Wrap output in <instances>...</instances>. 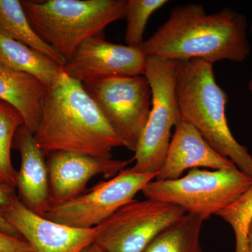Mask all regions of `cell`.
I'll use <instances>...</instances> for the list:
<instances>
[{
  "instance_id": "30bf717a",
  "label": "cell",
  "mask_w": 252,
  "mask_h": 252,
  "mask_svg": "<svg viewBox=\"0 0 252 252\" xmlns=\"http://www.w3.org/2000/svg\"><path fill=\"white\" fill-rule=\"evenodd\" d=\"M148 56L140 47L114 44L104 35L84 41L61 68L69 77L86 84L119 77L144 75Z\"/></svg>"
},
{
  "instance_id": "5bb4252c",
  "label": "cell",
  "mask_w": 252,
  "mask_h": 252,
  "mask_svg": "<svg viewBox=\"0 0 252 252\" xmlns=\"http://www.w3.org/2000/svg\"><path fill=\"white\" fill-rule=\"evenodd\" d=\"M15 137L16 148L21 154V167L16 175L18 198L32 212L45 217L50 207L46 156L36 144L34 134L24 126Z\"/></svg>"
},
{
  "instance_id": "ba28073f",
  "label": "cell",
  "mask_w": 252,
  "mask_h": 252,
  "mask_svg": "<svg viewBox=\"0 0 252 252\" xmlns=\"http://www.w3.org/2000/svg\"><path fill=\"white\" fill-rule=\"evenodd\" d=\"M186 213L171 204L134 200L97 225L94 243L106 252H143L158 233Z\"/></svg>"
},
{
  "instance_id": "7402d4cb",
  "label": "cell",
  "mask_w": 252,
  "mask_h": 252,
  "mask_svg": "<svg viewBox=\"0 0 252 252\" xmlns=\"http://www.w3.org/2000/svg\"><path fill=\"white\" fill-rule=\"evenodd\" d=\"M0 252H34L22 237L14 236L0 230Z\"/></svg>"
},
{
  "instance_id": "d6986e66",
  "label": "cell",
  "mask_w": 252,
  "mask_h": 252,
  "mask_svg": "<svg viewBox=\"0 0 252 252\" xmlns=\"http://www.w3.org/2000/svg\"><path fill=\"white\" fill-rule=\"evenodd\" d=\"M24 126L22 115L12 105L0 100V185L16 189L17 172L13 166L11 149L16 132Z\"/></svg>"
},
{
  "instance_id": "603a6c76",
  "label": "cell",
  "mask_w": 252,
  "mask_h": 252,
  "mask_svg": "<svg viewBox=\"0 0 252 252\" xmlns=\"http://www.w3.org/2000/svg\"><path fill=\"white\" fill-rule=\"evenodd\" d=\"M16 193L15 189L9 188L6 186L0 185V207L6 205L9 201L13 194ZM0 230L7 234L14 236L21 237L18 234L17 230L15 229L0 213Z\"/></svg>"
},
{
  "instance_id": "ac0fdd59",
  "label": "cell",
  "mask_w": 252,
  "mask_h": 252,
  "mask_svg": "<svg viewBox=\"0 0 252 252\" xmlns=\"http://www.w3.org/2000/svg\"><path fill=\"white\" fill-rule=\"evenodd\" d=\"M204 221L198 215L186 213L158 233L143 252H203L200 237Z\"/></svg>"
},
{
  "instance_id": "cb8c5ba5",
  "label": "cell",
  "mask_w": 252,
  "mask_h": 252,
  "mask_svg": "<svg viewBox=\"0 0 252 252\" xmlns=\"http://www.w3.org/2000/svg\"><path fill=\"white\" fill-rule=\"evenodd\" d=\"M81 252H106L104 250H102L100 247L98 246L97 244L94 243L91 244L89 246L86 247L84 250H82Z\"/></svg>"
},
{
  "instance_id": "9a60e30c",
  "label": "cell",
  "mask_w": 252,
  "mask_h": 252,
  "mask_svg": "<svg viewBox=\"0 0 252 252\" xmlns=\"http://www.w3.org/2000/svg\"><path fill=\"white\" fill-rule=\"evenodd\" d=\"M48 87L39 79L0 64V100L22 115L24 126L34 134L40 123Z\"/></svg>"
},
{
  "instance_id": "6da1fadb",
  "label": "cell",
  "mask_w": 252,
  "mask_h": 252,
  "mask_svg": "<svg viewBox=\"0 0 252 252\" xmlns=\"http://www.w3.org/2000/svg\"><path fill=\"white\" fill-rule=\"evenodd\" d=\"M247 30L246 18L234 10L208 14L203 5L189 4L172 9L166 22L140 48L147 56L170 61L243 63L250 54Z\"/></svg>"
},
{
  "instance_id": "7a4b0ae2",
  "label": "cell",
  "mask_w": 252,
  "mask_h": 252,
  "mask_svg": "<svg viewBox=\"0 0 252 252\" xmlns=\"http://www.w3.org/2000/svg\"><path fill=\"white\" fill-rule=\"evenodd\" d=\"M34 139L45 155L77 152L112 158V150L124 147L80 81L64 72L48 87Z\"/></svg>"
},
{
  "instance_id": "8992f818",
  "label": "cell",
  "mask_w": 252,
  "mask_h": 252,
  "mask_svg": "<svg viewBox=\"0 0 252 252\" xmlns=\"http://www.w3.org/2000/svg\"><path fill=\"white\" fill-rule=\"evenodd\" d=\"M177 61L148 56L144 76L152 93V108L141 135L132 172L156 174L160 170L170 143L172 127L180 119L176 95Z\"/></svg>"
},
{
  "instance_id": "4316f807",
  "label": "cell",
  "mask_w": 252,
  "mask_h": 252,
  "mask_svg": "<svg viewBox=\"0 0 252 252\" xmlns=\"http://www.w3.org/2000/svg\"><path fill=\"white\" fill-rule=\"evenodd\" d=\"M250 30H251V32L252 33V23L251 28H250Z\"/></svg>"
},
{
  "instance_id": "4fadbf2b",
  "label": "cell",
  "mask_w": 252,
  "mask_h": 252,
  "mask_svg": "<svg viewBox=\"0 0 252 252\" xmlns=\"http://www.w3.org/2000/svg\"><path fill=\"white\" fill-rule=\"evenodd\" d=\"M229 170L234 163L212 148L191 124L181 119L155 180H175L189 169Z\"/></svg>"
},
{
  "instance_id": "9c48e42d",
  "label": "cell",
  "mask_w": 252,
  "mask_h": 252,
  "mask_svg": "<svg viewBox=\"0 0 252 252\" xmlns=\"http://www.w3.org/2000/svg\"><path fill=\"white\" fill-rule=\"evenodd\" d=\"M157 175L125 169L109 180L99 182L89 193L50 207L44 217L74 228H94L135 200L137 193Z\"/></svg>"
},
{
  "instance_id": "2e32d148",
  "label": "cell",
  "mask_w": 252,
  "mask_h": 252,
  "mask_svg": "<svg viewBox=\"0 0 252 252\" xmlns=\"http://www.w3.org/2000/svg\"><path fill=\"white\" fill-rule=\"evenodd\" d=\"M0 64L39 79L47 87L59 79L61 66L26 44L0 34Z\"/></svg>"
},
{
  "instance_id": "7c38bea8",
  "label": "cell",
  "mask_w": 252,
  "mask_h": 252,
  "mask_svg": "<svg viewBox=\"0 0 252 252\" xmlns=\"http://www.w3.org/2000/svg\"><path fill=\"white\" fill-rule=\"evenodd\" d=\"M46 158L49 208L79 196L88 182L95 176L102 175L105 178H112L125 170L131 162L64 151L51 152Z\"/></svg>"
},
{
  "instance_id": "3957f363",
  "label": "cell",
  "mask_w": 252,
  "mask_h": 252,
  "mask_svg": "<svg viewBox=\"0 0 252 252\" xmlns=\"http://www.w3.org/2000/svg\"><path fill=\"white\" fill-rule=\"evenodd\" d=\"M176 95L181 119L252 178V156L230 130L225 114L228 95L217 83L213 64L199 59L177 61Z\"/></svg>"
},
{
  "instance_id": "277c9868",
  "label": "cell",
  "mask_w": 252,
  "mask_h": 252,
  "mask_svg": "<svg viewBox=\"0 0 252 252\" xmlns=\"http://www.w3.org/2000/svg\"><path fill=\"white\" fill-rule=\"evenodd\" d=\"M32 27L66 61L91 36L125 18L126 0H24Z\"/></svg>"
},
{
  "instance_id": "e0dca14e",
  "label": "cell",
  "mask_w": 252,
  "mask_h": 252,
  "mask_svg": "<svg viewBox=\"0 0 252 252\" xmlns=\"http://www.w3.org/2000/svg\"><path fill=\"white\" fill-rule=\"evenodd\" d=\"M0 34L35 49L61 67L65 64L62 55L43 40L32 27L19 0H0Z\"/></svg>"
},
{
  "instance_id": "52a82bcc",
  "label": "cell",
  "mask_w": 252,
  "mask_h": 252,
  "mask_svg": "<svg viewBox=\"0 0 252 252\" xmlns=\"http://www.w3.org/2000/svg\"><path fill=\"white\" fill-rule=\"evenodd\" d=\"M124 147L135 152L152 108L144 75L109 78L83 84Z\"/></svg>"
},
{
  "instance_id": "44dd1931",
  "label": "cell",
  "mask_w": 252,
  "mask_h": 252,
  "mask_svg": "<svg viewBox=\"0 0 252 252\" xmlns=\"http://www.w3.org/2000/svg\"><path fill=\"white\" fill-rule=\"evenodd\" d=\"M217 215L233 228L235 237V252H246L247 236L252 223V184L236 201Z\"/></svg>"
},
{
  "instance_id": "8fae6325",
  "label": "cell",
  "mask_w": 252,
  "mask_h": 252,
  "mask_svg": "<svg viewBox=\"0 0 252 252\" xmlns=\"http://www.w3.org/2000/svg\"><path fill=\"white\" fill-rule=\"evenodd\" d=\"M0 213L34 252H81L94 243L97 227L79 228L39 216L27 208L16 193Z\"/></svg>"
},
{
  "instance_id": "ffe728a7",
  "label": "cell",
  "mask_w": 252,
  "mask_h": 252,
  "mask_svg": "<svg viewBox=\"0 0 252 252\" xmlns=\"http://www.w3.org/2000/svg\"><path fill=\"white\" fill-rule=\"evenodd\" d=\"M168 1L166 0H126L125 41L127 46L140 47L149 18Z\"/></svg>"
},
{
  "instance_id": "484cf974",
  "label": "cell",
  "mask_w": 252,
  "mask_h": 252,
  "mask_svg": "<svg viewBox=\"0 0 252 252\" xmlns=\"http://www.w3.org/2000/svg\"><path fill=\"white\" fill-rule=\"evenodd\" d=\"M249 90H250V92L252 94V74L251 79H250V82H249Z\"/></svg>"
},
{
  "instance_id": "5b68a950",
  "label": "cell",
  "mask_w": 252,
  "mask_h": 252,
  "mask_svg": "<svg viewBox=\"0 0 252 252\" xmlns=\"http://www.w3.org/2000/svg\"><path fill=\"white\" fill-rule=\"evenodd\" d=\"M252 184V177L238 167L195 168L175 180L152 181L142 192L146 198L176 205L205 220L236 201Z\"/></svg>"
},
{
  "instance_id": "d4e9b609",
  "label": "cell",
  "mask_w": 252,
  "mask_h": 252,
  "mask_svg": "<svg viewBox=\"0 0 252 252\" xmlns=\"http://www.w3.org/2000/svg\"><path fill=\"white\" fill-rule=\"evenodd\" d=\"M246 252H252V223L250 225L247 236Z\"/></svg>"
}]
</instances>
